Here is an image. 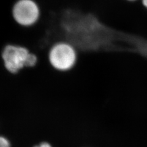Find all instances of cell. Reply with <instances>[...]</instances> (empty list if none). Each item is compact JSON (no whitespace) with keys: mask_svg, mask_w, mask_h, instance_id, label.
<instances>
[{"mask_svg":"<svg viewBox=\"0 0 147 147\" xmlns=\"http://www.w3.org/2000/svg\"><path fill=\"white\" fill-rule=\"evenodd\" d=\"M0 147H11L10 142L6 137L0 136Z\"/></svg>","mask_w":147,"mask_h":147,"instance_id":"obj_4","label":"cell"},{"mask_svg":"<svg viewBox=\"0 0 147 147\" xmlns=\"http://www.w3.org/2000/svg\"><path fill=\"white\" fill-rule=\"evenodd\" d=\"M1 58L6 70L17 74L25 67H33L38 64L39 58L25 46L9 44L1 51Z\"/></svg>","mask_w":147,"mask_h":147,"instance_id":"obj_2","label":"cell"},{"mask_svg":"<svg viewBox=\"0 0 147 147\" xmlns=\"http://www.w3.org/2000/svg\"><path fill=\"white\" fill-rule=\"evenodd\" d=\"M80 57L79 50L70 41L58 39L50 44L46 52L50 67L58 73H68L77 66Z\"/></svg>","mask_w":147,"mask_h":147,"instance_id":"obj_1","label":"cell"},{"mask_svg":"<svg viewBox=\"0 0 147 147\" xmlns=\"http://www.w3.org/2000/svg\"><path fill=\"white\" fill-rule=\"evenodd\" d=\"M34 147H53L51 144L48 143L47 142H43L42 143H40V144L36 145Z\"/></svg>","mask_w":147,"mask_h":147,"instance_id":"obj_5","label":"cell"},{"mask_svg":"<svg viewBox=\"0 0 147 147\" xmlns=\"http://www.w3.org/2000/svg\"><path fill=\"white\" fill-rule=\"evenodd\" d=\"M140 3L142 7L147 12V0H140Z\"/></svg>","mask_w":147,"mask_h":147,"instance_id":"obj_6","label":"cell"},{"mask_svg":"<svg viewBox=\"0 0 147 147\" xmlns=\"http://www.w3.org/2000/svg\"><path fill=\"white\" fill-rule=\"evenodd\" d=\"M11 13L16 24L24 28L38 25L42 16V9L37 0H16L12 7Z\"/></svg>","mask_w":147,"mask_h":147,"instance_id":"obj_3","label":"cell"},{"mask_svg":"<svg viewBox=\"0 0 147 147\" xmlns=\"http://www.w3.org/2000/svg\"><path fill=\"white\" fill-rule=\"evenodd\" d=\"M123 1H125L126 3H139L140 2V0H123Z\"/></svg>","mask_w":147,"mask_h":147,"instance_id":"obj_7","label":"cell"}]
</instances>
